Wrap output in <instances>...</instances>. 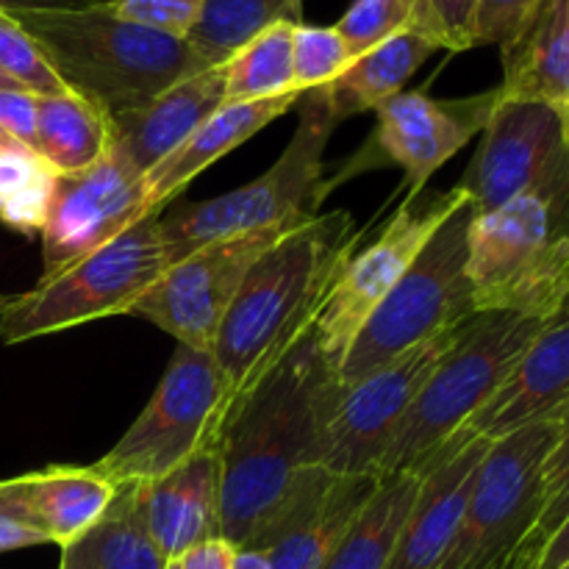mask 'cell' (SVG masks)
Instances as JSON below:
<instances>
[{"label":"cell","mask_w":569,"mask_h":569,"mask_svg":"<svg viewBox=\"0 0 569 569\" xmlns=\"http://www.w3.org/2000/svg\"><path fill=\"white\" fill-rule=\"evenodd\" d=\"M342 381L315 328L228 415L220 439V537L248 548L306 467H322Z\"/></svg>","instance_id":"1"},{"label":"cell","mask_w":569,"mask_h":569,"mask_svg":"<svg viewBox=\"0 0 569 569\" xmlns=\"http://www.w3.org/2000/svg\"><path fill=\"white\" fill-rule=\"evenodd\" d=\"M359 239L353 214L339 209L311 217L256 261L211 350L228 383V415L315 328Z\"/></svg>","instance_id":"2"},{"label":"cell","mask_w":569,"mask_h":569,"mask_svg":"<svg viewBox=\"0 0 569 569\" xmlns=\"http://www.w3.org/2000/svg\"><path fill=\"white\" fill-rule=\"evenodd\" d=\"M0 9L39 44L72 94L109 117L203 70L187 39L122 20L100 0H3Z\"/></svg>","instance_id":"3"},{"label":"cell","mask_w":569,"mask_h":569,"mask_svg":"<svg viewBox=\"0 0 569 569\" xmlns=\"http://www.w3.org/2000/svg\"><path fill=\"white\" fill-rule=\"evenodd\" d=\"M476 311L553 317L569 300V156L542 181L470 222Z\"/></svg>","instance_id":"4"},{"label":"cell","mask_w":569,"mask_h":569,"mask_svg":"<svg viewBox=\"0 0 569 569\" xmlns=\"http://www.w3.org/2000/svg\"><path fill=\"white\" fill-rule=\"evenodd\" d=\"M548 320L520 311H478L417 395L378 465V476H420L433 456L495 398Z\"/></svg>","instance_id":"5"},{"label":"cell","mask_w":569,"mask_h":569,"mask_svg":"<svg viewBox=\"0 0 569 569\" xmlns=\"http://www.w3.org/2000/svg\"><path fill=\"white\" fill-rule=\"evenodd\" d=\"M300 98L303 109L298 128L264 176L220 198L183 203L167 217H159L167 267L183 261L203 244L278 222H306L317 217L328 194L322 153L337 122L320 89H309Z\"/></svg>","instance_id":"6"},{"label":"cell","mask_w":569,"mask_h":569,"mask_svg":"<svg viewBox=\"0 0 569 569\" xmlns=\"http://www.w3.org/2000/svg\"><path fill=\"white\" fill-rule=\"evenodd\" d=\"M164 270L159 214L142 217L94 253L42 276L26 295L6 298L0 306V339L17 345L83 322L131 315L133 303Z\"/></svg>","instance_id":"7"},{"label":"cell","mask_w":569,"mask_h":569,"mask_svg":"<svg viewBox=\"0 0 569 569\" xmlns=\"http://www.w3.org/2000/svg\"><path fill=\"white\" fill-rule=\"evenodd\" d=\"M472 217L476 209L465 200L428 239L398 287L372 311L339 367L342 387L478 315L467 276Z\"/></svg>","instance_id":"8"},{"label":"cell","mask_w":569,"mask_h":569,"mask_svg":"<svg viewBox=\"0 0 569 569\" xmlns=\"http://www.w3.org/2000/svg\"><path fill=\"white\" fill-rule=\"evenodd\" d=\"M569 420V406L495 439L453 545L439 569H506L542 515V472Z\"/></svg>","instance_id":"9"},{"label":"cell","mask_w":569,"mask_h":569,"mask_svg":"<svg viewBox=\"0 0 569 569\" xmlns=\"http://www.w3.org/2000/svg\"><path fill=\"white\" fill-rule=\"evenodd\" d=\"M228 406V383L214 356L178 345L150 403L92 470L114 487L156 481L220 442Z\"/></svg>","instance_id":"10"},{"label":"cell","mask_w":569,"mask_h":569,"mask_svg":"<svg viewBox=\"0 0 569 569\" xmlns=\"http://www.w3.org/2000/svg\"><path fill=\"white\" fill-rule=\"evenodd\" d=\"M298 226L303 222H278L203 244L183 261L167 267L159 281L133 303L131 317L153 322L178 345L211 353L248 272Z\"/></svg>","instance_id":"11"},{"label":"cell","mask_w":569,"mask_h":569,"mask_svg":"<svg viewBox=\"0 0 569 569\" xmlns=\"http://www.w3.org/2000/svg\"><path fill=\"white\" fill-rule=\"evenodd\" d=\"M465 200L459 187L448 189V192H420L417 198H406L398 214L378 233L376 242L361 253L350 256L315 322L317 345L337 370L342 367L350 345L359 337L372 311L398 287L406 270L422 253L428 239Z\"/></svg>","instance_id":"12"},{"label":"cell","mask_w":569,"mask_h":569,"mask_svg":"<svg viewBox=\"0 0 569 569\" xmlns=\"http://www.w3.org/2000/svg\"><path fill=\"white\" fill-rule=\"evenodd\" d=\"M465 328L467 322L406 350L359 381L345 383L337 411L326 428L322 467L345 476H378V465L395 431Z\"/></svg>","instance_id":"13"},{"label":"cell","mask_w":569,"mask_h":569,"mask_svg":"<svg viewBox=\"0 0 569 569\" xmlns=\"http://www.w3.org/2000/svg\"><path fill=\"white\" fill-rule=\"evenodd\" d=\"M144 176L109 153L98 164L59 176L42 228V276L64 270L94 253L122 231L150 217L144 209Z\"/></svg>","instance_id":"14"},{"label":"cell","mask_w":569,"mask_h":569,"mask_svg":"<svg viewBox=\"0 0 569 569\" xmlns=\"http://www.w3.org/2000/svg\"><path fill=\"white\" fill-rule=\"evenodd\" d=\"M378 487V476H345L320 465L306 467L283 495L281 506L242 550H261L272 569H320Z\"/></svg>","instance_id":"15"},{"label":"cell","mask_w":569,"mask_h":569,"mask_svg":"<svg viewBox=\"0 0 569 569\" xmlns=\"http://www.w3.org/2000/svg\"><path fill=\"white\" fill-rule=\"evenodd\" d=\"M567 156L565 126L550 106L500 94L478 153L456 187L476 214H487L542 181Z\"/></svg>","instance_id":"16"},{"label":"cell","mask_w":569,"mask_h":569,"mask_svg":"<svg viewBox=\"0 0 569 569\" xmlns=\"http://www.w3.org/2000/svg\"><path fill=\"white\" fill-rule=\"evenodd\" d=\"M498 100V87L453 100L428 98L426 92L395 94L376 111L378 128L376 137H370V148L376 153L365 167H403L411 198H417L428 178L487 128Z\"/></svg>","instance_id":"17"},{"label":"cell","mask_w":569,"mask_h":569,"mask_svg":"<svg viewBox=\"0 0 569 569\" xmlns=\"http://www.w3.org/2000/svg\"><path fill=\"white\" fill-rule=\"evenodd\" d=\"M489 445V439H472L459 431L433 456L420 472V492L387 569H439L459 531Z\"/></svg>","instance_id":"18"},{"label":"cell","mask_w":569,"mask_h":569,"mask_svg":"<svg viewBox=\"0 0 569 569\" xmlns=\"http://www.w3.org/2000/svg\"><path fill=\"white\" fill-rule=\"evenodd\" d=\"M226 103V64L209 67L150 98L137 109L111 114V150L128 167L148 176L181 148Z\"/></svg>","instance_id":"19"},{"label":"cell","mask_w":569,"mask_h":569,"mask_svg":"<svg viewBox=\"0 0 569 569\" xmlns=\"http://www.w3.org/2000/svg\"><path fill=\"white\" fill-rule=\"evenodd\" d=\"M569 406V300L533 337L495 398L461 428L472 439H495Z\"/></svg>","instance_id":"20"},{"label":"cell","mask_w":569,"mask_h":569,"mask_svg":"<svg viewBox=\"0 0 569 569\" xmlns=\"http://www.w3.org/2000/svg\"><path fill=\"white\" fill-rule=\"evenodd\" d=\"M220 442L209 445L167 476L139 483L144 526L167 561L220 537Z\"/></svg>","instance_id":"21"},{"label":"cell","mask_w":569,"mask_h":569,"mask_svg":"<svg viewBox=\"0 0 569 569\" xmlns=\"http://www.w3.org/2000/svg\"><path fill=\"white\" fill-rule=\"evenodd\" d=\"M300 100V92L281 94V98L267 100H226L187 142L172 150L161 164L144 176L148 200L144 209L148 214H159L167 203L178 198L206 167L220 161L242 142H248L253 133L270 126L281 114H287Z\"/></svg>","instance_id":"22"},{"label":"cell","mask_w":569,"mask_h":569,"mask_svg":"<svg viewBox=\"0 0 569 569\" xmlns=\"http://www.w3.org/2000/svg\"><path fill=\"white\" fill-rule=\"evenodd\" d=\"M503 50L500 94L545 103L569 128V0H542Z\"/></svg>","instance_id":"23"},{"label":"cell","mask_w":569,"mask_h":569,"mask_svg":"<svg viewBox=\"0 0 569 569\" xmlns=\"http://www.w3.org/2000/svg\"><path fill=\"white\" fill-rule=\"evenodd\" d=\"M117 487L89 467H48L14 478V492L6 509L37 526L50 545H70L100 520L114 500Z\"/></svg>","instance_id":"24"},{"label":"cell","mask_w":569,"mask_h":569,"mask_svg":"<svg viewBox=\"0 0 569 569\" xmlns=\"http://www.w3.org/2000/svg\"><path fill=\"white\" fill-rule=\"evenodd\" d=\"M437 50V44L422 33L403 31L381 42L378 48L361 53L337 81L320 87L333 122L339 126L348 117L381 109L389 98L403 92L406 81Z\"/></svg>","instance_id":"25"},{"label":"cell","mask_w":569,"mask_h":569,"mask_svg":"<svg viewBox=\"0 0 569 569\" xmlns=\"http://www.w3.org/2000/svg\"><path fill=\"white\" fill-rule=\"evenodd\" d=\"M167 559L144 526L139 483L117 487L114 500L81 537L61 548L59 569H164Z\"/></svg>","instance_id":"26"},{"label":"cell","mask_w":569,"mask_h":569,"mask_svg":"<svg viewBox=\"0 0 569 569\" xmlns=\"http://www.w3.org/2000/svg\"><path fill=\"white\" fill-rule=\"evenodd\" d=\"M33 150L59 176L89 170L109 156L111 117L72 92L37 98Z\"/></svg>","instance_id":"27"},{"label":"cell","mask_w":569,"mask_h":569,"mask_svg":"<svg viewBox=\"0 0 569 569\" xmlns=\"http://www.w3.org/2000/svg\"><path fill=\"white\" fill-rule=\"evenodd\" d=\"M278 22H303V0H203L187 44L203 70L228 64Z\"/></svg>","instance_id":"28"},{"label":"cell","mask_w":569,"mask_h":569,"mask_svg":"<svg viewBox=\"0 0 569 569\" xmlns=\"http://www.w3.org/2000/svg\"><path fill=\"white\" fill-rule=\"evenodd\" d=\"M417 492L420 476H383L378 492L320 569H387Z\"/></svg>","instance_id":"29"},{"label":"cell","mask_w":569,"mask_h":569,"mask_svg":"<svg viewBox=\"0 0 569 569\" xmlns=\"http://www.w3.org/2000/svg\"><path fill=\"white\" fill-rule=\"evenodd\" d=\"M59 172L20 142L0 148V222L26 237L42 233Z\"/></svg>","instance_id":"30"},{"label":"cell","mask_w":569,"mask_h":569,"mask_svg":"<svg viewBox=\"0 0 569 569\" xmlns=\"http://www.w3.org/2000/svg\"><path fill=\"white\" fill-rule=\"evenodd\" d=\"M292 22H278L228 61L226 100H267L298 92L292 67Z\"/></svg>","instance_id":"31"},{"label":"cell","mask_w":569,"mask_h":569,"mask_svg":"<svg viewBox=\"0 0 569 569\" xmlns=\"http://www.w3.org/2000/svg\"><path fill=\"white\" fill-rule=\"evenodd\" d=\"M356 56L350 53L348 42L337 28L322 26H306L298 22L292 31V67H295V87L298 92H309V89L328 87L337 81Z\"/></svg>","instance_id":"32"},{"label":"cell","mask_w":569,"mask_h":569,"mask_svg":"<svg viewBox=\"0 0 569 569\" xmlns=\"http://www.w3.org/2000/svg\"><path fill=\"white\" fill-rule=\"evenodd\" d=\"M333 28L359 59L387 39L415 31V0H353Z\"/></svg>","instance_id":"33"},{"label":"cell","mask_w":569,"mask_h":569,"mask_svg":"<svg viewBox=\"0 0 569 569\" xmlns=\"http://www.w3.org/2000/svg\"><path fill=\"white\" fill-rule=\"evenodd\" d=\"M0 70L11 78L20 89L37 94V98H48V94H64L70 89L61 83L53 67L48 64L39 44L22 31L17 20H11L3 9H0Z\"/></svg>","instance_id":"34"},{"label":"cell","mask_w":569,"mask_h":569,"mask_svg":"<svg viewBox=\"0 0 569 569\" xmlns=\"http://www.w3.org/2000/svg\"><path fill=\"white\" fill-rule=\"evenodd\" d=\"M478 0H415V31L431 39L439 50L476 48L472 31H476Z\"/></svg>","instance_id":"35"},{"label":"cell","mask_w":569,"mask_h":569,"mask_svg":"<svg viewBox=\"0 0 569 569\" xmlns=\"http://www.w3.org/2000/svg\"><path fill=\"white\" fill-rule=\"evenodd\" d=\"M569 515V420L565 433H561L559 445L550 453L548 465L542 472V515H539L537 526H533L528 542L542 545L556 533V528L567 520Z\"/></svg>","instance_id":"36"},{"label":"cell","mask_w":569,"mask_h":569,"mask_svg":"<svg viewBox=\"0 0 569 569\" xmlns=\"http://www.w3.org/2000/svg\"><path fill=\"white\" fill-rule=\"evenodd\" d=\"M114 14L164 37L187 39L200 14L203 0H109Z\"/></svg>","instance_id":"37"},{"label":"cell","mask_w":569,"mask_h":569,"mask_svg":"<svg viewBox=\"0 0 569 569\" xmlns=\"http://www.w3.org/2000/svg\"><path fill=\"white\" fill-rule=\"evenodd\" d=\"M539 3L542 0H478L472 44H511Z\"/></svg>","instance_id":"38"},{"label":"cell","mask_w":569,"mask_h":569,"mask_svg":"<svg viewBox=\"0 0 569 569\" xmlns=\"http://www.w3.org/2000/svg\"><path fill=\"white\" fill-rule=\"evenodd\" d=\"M0 128L9 139L33 150L37 139V94L26 89H0Z\"/></svg>","instance_id":"39"},{"label":"cell","mask_w":569,"mask_h":569,"mask_svg":"<svg viewBox=\"0 0 569 569\" xmlns=\"http://www.w3.org/2000/svg\"><path fill=\"white\" fill-rule=\"evenodd\" d=\"M37 545H50V539L39 531L37 526L20 517L17 511L0 506V553L22 548H37Z\"/></svg>","instance_id":"40"},{"label":"cell","mask_w":569,"mask_h":569,"mask_svg":"<svg viewBox=\"0 0 569 569\" xmlns=\"http://www.w3.org/2000/svg\"><path fill=\"white\" fill-rule=\"evenodd\" d=\"M233 556L237 548L226 542V539H211V542L198 545V548L187 550L178 559L181 569H233Z\"/></svg>","instance_id":"41"},{"label":"cell","mask_w":569,"mask_h":569,"mask_svg":"<svg viewBox=\"0 0 569 569\" xmlns=\"http://www.w3.org/2000/svg\"><path fill=\"white\" fill-rule=\"evenodd\" d=\"M569 561V515L567 520L556 528L553 537L542 545L537 559V569H561Z\"/></svg>","instance_id":"42"},{"label":"cell","mask_w":569,"mask_h":569,"mask_svg":"<svg viewBox=\"0 0 569 569\" xmlns=\"http://www.w3.org/2000/svg\"><path fill=\"white\" fill-rule=\"evenodd\" d=\"M537 559H539V545L533 542H522L520 550L515 553V559L506 565V569H537Z\"/></svg>","instance_id":"43"},{"label":"cell","mask_w":569,"mask_h":569,"mask_svg":"<svg viewBox=\"0 0 569 569\" xmlns=\"http://www.w3.org/2000/svg\"><path fill=\"white\" fill-rule=\"evenodd\" d=\"M233 569H272V565L261 550H237Z\"/></svg>","instance_id":"44"},{"label":"cell","mask_w":569,"mask_h":569,"mask_svg":"<svg viewBox=\"0 0 569 569\" xmlns=\"http://www.w3.org/2000/svg\"><path fill=\"white\" fill-rule=\"evenodd\" d=\"M11 492H14V478H9V481H0V506H9Z\"/></svg>","instance_id":"45"},{"label":"cell","mask_w":569,"mask_h":569,"mask_svg":"<svg viewBox=\"0 0 569 569\" xmlns=\"http://www.w3.org/2000/svg\"><path fill=\"white\" fill-rule=\"evenodd\" d=\"M0 89H20V87H17V83H14V81H11V78H9V76H6V72H3V70H0Z\"/></svg>","instance_id":"46"},{"label":"cell","mask_w":569,"mask_h":569,"mask_svg":"<svg viewBox=\"0 0 569 569\" xmlns=\"http://www.w3.org/2000/svg\"><path fill=\"white\" fill-rule=\"evenodd\" d=\"M9 142H14V139H9V137H6V133H3V128H0V148H3V144H9Z\"/></svg>","instance_id":"47"},{"label":"cell","mask_w":569,"mask_h":569,"mask_svg":"<svg viewBox=\"0 0 569 569\" xmlns=\"http://www.w3.org/2000/svg\"><path fill=\"white\" fill-rule=\"evenodd\" d=\"M164 569H181V567H178V559H172V561H167Z\"/></svg>","instance_id":"48"},{"label":"cell","mask_w":569,"mask_h":569,"mask_svg":"<svg viewBox=\"0 0 569 569\" xmlns=\"http://www.w3.org/2000/svg\"><path fill=\"white\" fill-rule=\"evenodd\" d=\"M565 139H567V148H569V128L565 131Z\"/></svg>","instance_id":"49"},{"label":"cell","mask_w":569,"mask_h":569,"mask_svg":"<svg viewBox=\"0 0 569 569\" xmlns=\"http://www.w3.org/2000/svg\"><path fill=\"white\" fill-rule=\"evenodd\" d=\"M561 569H569V561H567V565H565V567H561Z\"/></svg>","instance_id":"50"},{"label":"cell","mask_w":569,"mask_h":569,"mask_svg":"<svg viewBox=\"0 0 569 569\" xmlns=\"http://www.w3.org/2000/svg\"><path fill=\"white\" fill-rule=\"evenodd\" d=\"M0 3H3V0H0Z\"/></svg>","instance_id":"51"}]
</instances>
